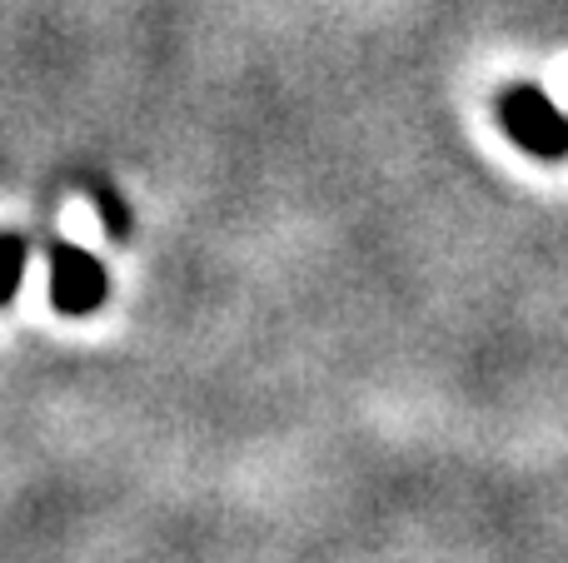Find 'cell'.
I'll list each match as a JSON object with an SVG mask.
<instances>
[{
    "instance_id": "obj_3",
    "label": "cell",
    "mask_w": 568,
    "mask_h": 563,
    "mask_svg": "<svg viewBox=\"0 0 568 563\" xmlns=\"http://www.w3.org/2000/svg\"><path fill=\"white\" fill-rule=\"evenodd\" d=\"M26 279V239L20 235H0V305H10Z\"/></svg>"
},
{
    "instance_id": "obj_1",
    "label": "cell",
    "mask_w": 568,
    "mask_h": 563,
    "mask_svg": "<svg viewBox=\"0 0 568 563\" xmlns=\"http://www.w3.org/2000/svg\"><path fill=\"white\" fill-rule=\"evenodd\" d=\"M499 120L519 150L539 160H564L568 155V115L544 95L539 85H519L499 100Z\"/></svg>"
},
{
    "instance_id": "obj_2",
    "label": "cell",
    "mask_w": 568,
    "mask_h": 563,
    "mask_svg": "<svg viewBox=\"0 0 568 563\" xmlns=\"http://www.w3.org/2000/svg\"><path fill=\"white\" fill-rule=\"evenodd\" d=\"M110 295V275L90 249L55 245L50 249V305L60 315H95Z\"/></svg>"
}]
</instances>
